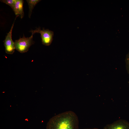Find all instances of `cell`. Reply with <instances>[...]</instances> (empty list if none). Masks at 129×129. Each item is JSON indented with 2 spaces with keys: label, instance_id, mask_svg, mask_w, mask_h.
<instances>
[{
  "label": "cell",
  "instance_id": "obj_1",
  "mask_svg": "<svg viewBox=\"0 0 129 129\" xmlns=\"http://www.w3.org/2000/svg\"><path fill=\"white\" fill-rule=\"evenodd\" d=\"M78 116L74 112L68 111L56 115L48 122L46 129H79Z\"/></svg>",
  "mask_w": 129,
  "mask_h": 129
},
{
  "label": "cell",
  "instance_id": "obj_2",
  "mask_svg": "<svg viewBox=\"0 0 129 129\" xmlns=\"http://www.w3.org/2000/svg\"><path fill=\"white\" fill-rule=\"evenodd\" d=\"M33 34H32L29 37H25L23 34V36L20 37L14 42L15 49L21 53L27 52L30 47L34 43L33 40Z\"/></svg>",
  "mask_w": 129,
  "mask_h": 129
},
{
  "label": "cell",
  "instance_id": "obj_3",
  "mask_svg": "<svg viewBox=\"0 0 129 129\" xmlns=\"http://www.w3.org/2000/svg\"><path fill=\"white\" fill-rule=\"evenodd\" d=\"M29 32L33 34L36 33H40L42 44L45 46L50 45L52 42L54 33L53 31L49 29H45L43 28V29L41 30L40 27H38L36 28L34 30H31Z\"/></svg>",
  "mask_w": 129,
  "mask_h": 129
},
{
  "label": "cell",
  "instance_id": "obj_4",
  "mask_svg": "<svg viewBox=\"0 0 129 129\" xmlns=\"http://www.w3.org/2000/svg\"><path fill=\"white\" fill-rule=\"evenodd\" d=\"M18 16H16L10 31L7 33L5 38L3 41L5 52L7 54H13L15 49L14 42L13 41L12 38V33L15 21Z\"/></svg>",
  "mask_w": 129,
  "mask_h": 129
},
{
  "label": "cell",
  "instance_id": "obj_5",
  "mask_svg": "<svg viewBox=\"0 0 129 129\" xmlns=\"http://www.w3.org/2000/svg\"><path fill=\"white\" fill-rule=\"evenodd\" d=\"M103 129H129V122L126 120L119 119L107 125Z\"/></svg>",
  "mask_w": 129,
  "mask_h": 129
},
{
  "label": "cell",
  "instance_id": "obj_6",
  "mask_svg": "<svg viewBox=\"0 0 129 129\" xmlns=\"http://www.w3.org/2000/svg\"><path fill=\"white\" fill-rule=\"evenodd\" d=\"M24 1L23 0H16L15 5L12 9L15 15L20 16L21 19L24 16L23 10V4Z\"/></svg>",
  "mask_w": 129,
  "mask_h": 129
},
{
  "label": "cell",
  "instance_id": "obj_7",
  "mask_svg": "<svg viewBox=\"0 0 129 129\" xmlns=\"http://www.w3.org/2000/svg\"><path fill=\"white\" fill-rule=\"evenodd\" d=\"M41 0H27L29 8L28 17L30 18L32 11L36 5Z\"/></svg>",
  "mask_w": 129,
  "mask_h": 129
},
{
  "label": "cell",
  "instance_id": "obj_8",
  "mask_svg": "<svg viewBox=\"0 0 129 129\" xmlns=\"http://www.w3.org/2000/svg\"><path fill=\"white\" fill-rule=\"evenodd\" d=\"M0 1L9 6L12 9L15 3L16 0H1Z\"/></svg>",
  "mask_w": 129,
  "mask_h": 129
},
{
  "label": "cell",
  "instance_id": "obj_9",
  "mask_svg": "<svg viewBox=\"0 0 129 129\" xmlns=\"http://www.w3.org/2000/svg\"><path fill=\"white\" fill-rule=\"evenodd\" d=\"M125 61L126 69L129 75V52L126 55Z\"/></svg>",
  "mask_w": 129,
  "mask_h": 129
},
{
  "label": "cell",
  "instance_id": "obj_10",
  "mask_svg": "<svg viewBox=\"0 0 129 129\" xmlns=\"http://www.w3.org/2000/svg\"><path fill=\"white\" fill-rule=\"evenodd\" d=\"M99 129L97 128H88V129Z\"/></svg>",
  "mask_w": 129,
  "mask_h": 129
}]
</instances>
